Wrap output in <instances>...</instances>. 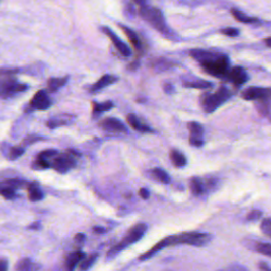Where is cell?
Returning a JSON list of instances; mask_svg holds the SVG:
<instances>
[{
  "label": "cell",
  "mask_w": 271,
  "mask_h": 271,
  "mask_svg": "<svg viewBox=\"0 0 271 271\" xmlns=\"http://www.w3.org/2000/svg\"><path fill=\"white\" fill-rule=\"evenodd\" d=\"M131 2H133L134 4H137L141 7L143 6H147V3H148V0H131Z\"/></svg>",
  "instance_id": "f6af8a7d"
},
{
  "label": "cell",
  "mask_w": 271,
  "mask_h": 271,
  "mask_svg": "<svg viewBox=\"0 0 271 271\" xmlns=\"http://www.w3.org/2000/svg\"><path fill=\"white\" fill-rule=\"evenodd\" d=\"M32 168L35 170H46V169H50V161L45 160V159H40V158H36V160L33 162Z\"/></svg>",
  "instance_id": "4dcf8cb0"
},
{
  "label": "cell",
  "mask_w": 271,
  "mask_h": 271,
  "mask_svg": "<svg viewBox=\"0 0 271 271\" xmlns=\"http://www.w3.org/2000/svg\"><path fill=\"white\" fill-rule=\"evenodd\" d=\"M76 242L77 243H80V244H82V243H84L85 242V239H86V236H85V234H83V233H79V234H77L76 235Z\"/></svg>",
  "instance_id": "ab89813d"
},
{
  "label": "cell",
  "mask_w": 271,
  "mask_h": 271,
  "mask_svg": "<svg viewBox=\"0 0 271 271\" xmlns=\"http://www.w3.org/2000/svg\"><path fill=\"white\" fill-rule=\"evenodd\" d=\"M200 66L210 76L225 79L229 69H230V60L226 55L216 54L212 59L204 62Z\"/></svg>",
  "instance_id": "5b68a950"
},
{
  "label": "cell",
  "mask_w": 271,
  "mask_h": 271,
  "mask_svg": "<svg viewBox=\"0 0 271 271\" xmlns=\"http://www.w3.org/2000/svg\"><path fill=\"white\" fill-rule=\"evenodd\" d=\"M265 43H266V45H267L269 48H271V37L266 38V39H265Z\"/></svg>",
  "instance_id": "7dc6e473"
},
{
  "label": "cell",
  "mask_w": 271,
  "mask_h": 271,
  "mask_svg": "<svg viewBox=\"0 0 271 271\" xmlns=\"http://www.w3.org/2000/svg\"><path fill=\"white\" fill-rule=\"evenodd\" d=\"M190 129V144L195 148H201L204 141V127L200 123L198 122H190L189 125Z\"/></svg>",
  "instance_id": "9c48e42d"
},
{
  "label": "cell",
  "mask_w": 271,
  "mask_h": 271,
  "mask_svg": "<svg viewBox=\"0 0 271 271\" xmlns=\"http://www.w3.org/2000/svg\"><path fill=\"white\" fill-rule=\"evenodd\" d=\"M28 85L17 82L14 78L0 79V98L8 99L15 97L28 89Z\"/></svg>",
  "instance_id": "52a82bcc"
},
{
  "label": "cell",
  "mask_w": 271,
  "mask_h": 271,
  "mask_svg": "<svg viewBox=\"0 0 271 271\" xmlns=\"http://www.w3.org/2000/svg\"><path fill=\"white\" fill-rule=\"evenodd\" d=\"M39 228H40V224H39V223L32 224V225H31V226L29 227V229H32V230H38Z\"/></svg>",
  "instance_id": "bcb514c9"
},
{
  "label": "cell",
  "mask_w": 271,
  "mask_h": 271,
  "mask_svg": "<svg viewBox=\"0 0 271 271\" xmlns=\"http://www.w3.org/2000/svg\"><path fill=\"white\" fill-rule=\"evenodd\" d=\"M51 106V100L45 90L37 91L30 101V107L34 110H46Z\"/></svg>",
  "instance_id": "8fae6325"
},
{
  "label": "cell",
  "mask_w": 271,
  "mask_h": 271,
  "mask_svg": "<svg viewBox=\"0 0 271 271\" xmlns=\"http://www.w3.org/2000/svg\"><path fill=\"white\" fill-rule=\"evenodd\" d=\"M98 257H99L98 254H91V255H89L87 257L85 256L84 259H83L81 262V264H80V269L82 271L88 270L89 268H91L93 266V264L96 263V260L98 259Z\"/></svg>",
  "instance_id": "f1b7e54d"
},
{
  "label": "cell",
  "mask_w": 271,
  "mask_h": 271,
  "mask_svg": "<svg viewBox=\"0 0 271 271\" xmlns=\"http://www.w3.org/2000/svg\"><path fill=\"white\" fill-rule=\"evenodd\" d=\"M221 33L229 37H236L239 35V30L236 28H225L221 30Z\"/></svg>",
  "instance_id": "d590c367"
},
{
  "label": "cell",
  "mask_w": 271,
  "mask_h": 271,
  "mask_svg": "<svg viewBox=\"0 0 271 271\" xmlns=\"http://www.w3.org/2000/svg\"><path fill=\"white\" fill-rule=\"evenodd\" d=\"M225 79H227L229 82H231L232 84L236 86H241V85H244L245 83L249 80V76L247 74V71L243 67L234 66L229 69Z\"/></svg>",
  "instance_id": "30bf717a"
},
{
  "label": "cell",
  "mask_w": 271,
  "mask_h": 271,
  "mask_svg": "<svg viewBox=\"0 0 271 271\" xmlns=\"http://www.w3.org/2000/svg\"><path fill=\"white\" fill-rule=\"evenodd\" d=\"M210 241H211V235L208 233H202V232H183L177 235L168 236L161 239V241L156 244L155 246H153L148 252L142 254L140 256V260H147L153 257L155 254H157L160 250L166 247H171V246L179 245V244L201 247L209 243Z\"/></svg>",
  "instance_id": "6da1fadb"
},
{
  "label": "cell",
  "mask_w": 271,
  "mask_h": 271,
  "mask_svg": "<svg viewBox=\"0 0 271 271\" xmlns=\"http://www.w3.org/2000/svg\"><path fill=\"white\" fill-rule=\"evenodd\" d=\"M260 229L265 235L271 237V217L265 218V220L260 224Z\"/></svg>",
  "instance_id": "e575fe53"
},
{
  "label": "cell",
  "mask_w": 271,
  "mask_h": 271,
  "mask_svg": "<svg viewBox=\"0 0 271 271\" xmlns=\"http://www.w3.org/2000/svg\"><path fill=\"white\" fill-rule=\"evenodd\" d=\"M170 158L172 163L176 166V168H183L186 165L187 160L185 156L177 150H172L170 153Z\"/></svg>",
  "instance_id": "7402d4cb"
},
{
  "label": "cell",
  "mask_w": 271,
  "mask_h": 271,
  "mask_svg": "<svg viewBox=\"0 0 271 271\" xmlns=\"http://www.w3.org/2000/svg\"><path fill=\"white\" fill-rule=\"evenodd\" d=\"M256 250L266 256L271 257V244H267V243H260L257 245Z\"/></svg>",
  "instance_id": "836d02e7"
},
{
  "label": "cell",
  "mask_w": 271,
  "mask_h": 271,
  "mask_svg": "<svg viewBox=\"0 0 271 271\" xmlns=\"http://www.w3.org/2000/svg\"><path fill=\"white\" fill-rule=\"evenodd\" d=\"M139 194H140V196H141L142 199H149V197H150V192H149L147 189H140Z\"/></svg>",
  "instance_id": "74e56055"
},
{
  "label": "cell",
  "mask_w": 271,
  "mask_h": 271,
  "mask_svg": "<svg viewBox=\"0 0 271 271\" xmlns=\"http://www.w3.org/2000/svg\"><path fill=\"white\" fill-rule=\"evenodd\" d=\"M242 98L258 104H271V88L251 86L242 91Z\"/></svg>",
  "instance_id": "ba28073f"
},
{
  "label": "cell",
  "mask_w": 271,
  "mask_h": 271,
  "mask_svg": "<svg viewBox=\"0 0 271 271\" xmlns=\"http://www.w3.org/2000/svg\"><path fill=\"white\" fill-rule=\"evenodd\" d=\"M93 231H95L96 233L101 234V233L105 232L106 230H105V229H104V228H102V227H95V228H93Z\"/></svg>",
  "instance_id": "ee69618b"
},
{
  "label": "cell",
  "mask_w": 271,
  "mask_h": 271,
  "mask_svg": "<svg viewBox=\"0 0 271 271\" xmlns=\"http://www.w3.org/2000/svg\"><path fill=\"white\" fill-rule=\"evenodd\" d=\"M139 14L145 20V22H148L154 29L157 30L158 32H160L162 35L166 37L174 36V33L172 32L171 29L165 23V18L163 16V13L158 8L143 6L140 8Z\"/></svg>",
  "instance_id": "7a4b0ae2"
},
{
  "label": "cell",
  "mask_w": 271,
  "mask_h": 271,
  "mask_svg": "<svg viewBox=\"0 0 271 271\" xmlns=\"http://www.w3.org/2000/svg\"><path fill=\"white\" fill-rule=\"evenodd\" d=\"M229 271H248L246 268L242 267V266H238V265H235V266H232L230 267V269H229Z\"/></svg>",
  "instance_id": "7bdbcfd3"
},
{
  "label": "cell",
  "mask_w": 271,
  "mask_h": 271,
  "mask_svg": "<svg viewBox=\"0 0 271 271\" xmlns=\"http://www.w3.org/2000/svg\"><path fill=\"white\" fill-rule=\"evenodd\" d=\"M25 153V148L24 147H14L9 152V159L10 160H15L19 158L20 156H23Z\"/></svg>",
  "instance_id": "f546056e"
},
{
  "label": "cell",
  "mask_w": 271,
  "mask_h": 271,
  "mask_svg": "<svg viewBox=\"0 0 271 271\" xmlns=\"http://www.w3.org/2000/svg\"><path fill=\"white\" fill-rule=\"evenodd\" d=\"M262 215H263L262 211L253 210V211H251L247 215V220L248 221H256V220H258V218L262 217Z\"/></svg>",
  "instance_id": "8d00e7d4"
},
{
  "label": "cell",
  "mask_w": 271,
  "mask_h": 271,
  "mask_svg": "<svg viewBox=\"0 0 271 271\" xmlns=\"http://www.w3.org/2000/svg\"><path fill=\"white\" fill-rule=\"evenodd\" d=\"M147 231H148V226L145 224H137L133 227H131L122 241L109 250L107 253V259L113 258L114 256L118 255L122 250H124L129 245L139 242L140 239L144 236V234L147 233Z\"/></svg>",
  "instance_id": "3957f363"
},
{
  "label": "cell",
  "mask_w": 271,
  "mask_h": 271,
  "mask_svg": "<svg viewBox=\"0 0 271 271\" xmlns=\"http://www.w3.org/2000/svg\"><path fill=\"white\" fill-rule=\"evenodd\" d=\"M214 85L213 83L205 80H197V81H190L184 83V87L186 88H194V89H210Z\"/></svg>",
  "instance_id": "d4e9b609"
},
{
  "label": "cell",
  "mask_w": 271,
  "mask_h": 271,
  "mask_svg": "<svg viewBox=\"0 0 271 271\" xmlns=\"http://www.w3.org/2000/svg\"><path fill=\"white\" fill-rule=\"evenodd\" d=\"M121 29L123 30V32L125 33V35L127 36V38L129 39V41L131 43V45L134 47V49H137L138 51H140L142 49V44H141V40L138 36V34L134 32L133 30H131L130 28L126 27V26H122L120 25Z\"/></svg>",
  "instance_id": "ac0fdd59"
},
{
  "label": "cell",
  "mask_w": 271,
  "mask_h": 271,
  "mask_svg": "<svg viewBox=\"0 0 271 271\" xmlns=\"http://www.w3.org/2000/svg\"><path fill=\"white\" fill-rule=\"evenodd\" d=\"M151 176L155 180H157L158 182L163 183V184H169L171 182L170 175L165 171H163L162 169H158V168L153 169L151 171Z\"/></svg>",
  "instance_id": "603a6c76"
},
{
  "label": "cell",
  "mask_w": 271,
  "mask_h": 271,
  "mask_svg": "<svg viewBox=\"0 0 271 271\" xmlns=\"http://www.w3.org/2000/svg\"><path fill=\"white\" fill-rule=\"evenodd\" d=\"M0 195H2L5 199H8V200H12V199H15L16 198V190H13V189H10V187H5V189H2L0 190Z\"/></svg>",
  "instance_id": "1f68e13d"
},
{
  "label": "cell",
  "mask_w": 271,
  "mask_h": 271,
  "mask_svg": "<svg viewBox=\"0 0 271 271\" xmlns=\"http://www.w3.org/2000/svg\"><path fill=\"white\" fill-rule=\"evenodd\" d=\"M9 263L7 259H0V271H8Z\"/></svg>",
  "instance_id": "f35d334b"
},
{
  "label": "cell",
  "mask_w": 271,
  "mask_h": 271,
  "mask_svg": "<svg viewBox=\"0 0 271 271\" xmlns=\"http://www.w3.org/2000/svg\"><path fill=\"white\" fill-rule=\"evenodd\" d=\"M85 253L83 251H75V252H71L66 260H65V266H64V269L65 271H75L77 266L79 264H81V262L83 259H84L85 257Z\"/></svg>",
  "instance_id": "5bb4252c"
},
{
  "label": "cell",
  "mask_w": 271,
  "mask_h": 271,
  "mask_svg": "<svg viewBox=\"0 0 271 271\" xmlns=\"http://www.w3.org/2000/svg\"><path fill=\"white\" fill-rule=\"evenodd\" d=\"M103 30V32L105 33L111 40V43L113 44V46L116 47V49L120 52V53L123 55V56H130L131 54V50L129 49V47L124 43V41H122L119 36L116 34V33H113L112 31L108 28V27H103L102 28Z\"/></svg>",
  "instance_id": "7c38bea8"
},
{
  "label": "cell",
  "mask_w": 271,
  "mask_h": 271,
  "mask_svg": "<svg viewBox=\"0 0 271 271\" xmlns=\"http://www.w3.org/2000/svg\"><path fill=\"white\" fill-rule=\"evenodd\" d=\"M77 156H80L76 151H67L66 153H58L50 161V166L60 174H65L77 165Z\"/></svg>",
  "instance_id": "8992f818"
},
{
  "label": "cell",
  "mask_w": 271,
  "mask_h": 271,
  "mask_svg": "<svg viewBox=\"0 0 271 271\" xmlns=\"http://www.w3.org/2000/svg\"><path fill=\"white\" fill-rule=\"evenodd\" d=\"M127 123L130 125L131 128L137 130V131H140V132H152L153 130L147 126V125L141 123V121L134 116V114H128L127 116Z\"/></svg>",
  "instance_id": "d6986e66"
},
{
  "label": "cell",
  "mask_w": 271,
  "mask_h": 271,
  "mask_svg": "<svg viewBox=\"0 0 271 271\" xmlns=\"http://www.w3.org/2000/svg\"><path fill=\"white\" fill-rule=\"evenodd\" d=\"M112 108H113V103L111 101H107V102H104V103H97V102L92 103L93 114H100L102 112L108 111Z\"/></svg>",
  "instance_id": "83f0119b"
},
{
  "label": "cell",
  "mask_w": 271,
  "mask_h": 271,
  "mask_svg": "<svg viewBox=\"0 0 271 271\" xmlns=\"http://www.w3.org/2000/svg\"><path fill=\"white\" fill-rule=\"evenodd\" d=\"M101 127L108 131H117V132H127V128L122 123V121L116 118H107L101 122Z\"/></svg>",
  "instance_id": "4fadbf2b"
},
{
  "label": "cell",
  "mask_w": 271,
  "mask_h": 271,
  "mask_svg": "<svg viewBox=\"0 0 271 271\" xmlns=\"http://www.w3.org/2000/svg\"><path fill=\"white\" fill-rule=\"evenodd\" d=\"M29 182L23 179H8L3 182H0V190L5 189V187H10V189L13 190H18V189H24V187H28Z\"/></svg>",
  "instance_id": "ffe728a7"
},
{
  "label": "cell",
  "mask_w": 271,
  "mask_h": 271,
  "mask_svg": "<svg viewBox=\"0 0 271 271\" xmlns=\"http://www.w3.org/2000/svg\"><path fill=\"white\" fill-rule=\"evenodd\" d=\"M74 120H75L74 116H70V114H61V116H57L53 119L49 120L47 125L50 128H57L59 126H62V125L70 124Z\"/></svg>",
  "instance_id": "e0dca14e"
},
{
  "label": "cell",
  "mask_w": 271,
  "mask_h": 271,
  "mask_svg": "<svg viewBox=\"0 0 271 271\" xmlns=\"http://www.w3.org/2000/svg\"><path fill=\"white\" fill-rule=\"evenodd\" d=\"M190 189L194 195H202L206 192V184L199 177H193L190 181Z\"/></svg>",
  "instance_id": "cb8c5ba5"
},
{
  "label": "cell",
  "mask_w": 271,
  "mask_h": 271,
  "mask_svg": "<svg viewBox=\"0 0 271 271\" xmlns=\"http://www.w3.org/2000/svg\"><path fill=\"white\" fill-rule=\"evenodd\" d=\"M118 81V78L114 77V76H110V75H105L103 76L96 84H93L90 88V92L92 93H96L102 89H104L105 87L113 84V83H116Z\"/></svg>",
  "instance_id": "9a60e30c"
},
{
  "label": "cell",
  "mask_w": 271,
  "mask_h": 271,
  "mask_svg": "<svg viewBox=\"0 0 271 271\" xmlns=\"http://www.w3.org/2000/svg\"><path fill=\"white\" fill-rule=\"evenodd\" d=\"M231 13H232V16L237 20V22H241L243 24H257V23H259L258 18L248 16L244 12L239 11V10H237V9H232Z\"/></svg>",
  "instance_id": "44dd1931"
},
{
  "label": "cell",
  "mask_w": 271,
  "mask_h": 271,
  "mask_svg": "<svg viewBox=\"0 0 271 271\" xmlns=\"http://www.w3.org/2000/svg\"><path fill=\"white\" fill-rule=\"evenodd\" d=\"M68 82V77L65 78H52L48 82V89L50 92H55L62 86L66 85Z\"/></svg>",
  "instance_id": "4316f807"
},
{
  "label": "cell",
  "mask_w": 271,
  "mask_h": 271,
  "mask_svg": "<svg viewBox=\"0 0 271 271\" xmlns=\"http://www.w3.org/2000/svg\"><path fill=\"white\" fill-rule=\"evenodd\" d=\"M258 268L260 269V271H271V268L269 265H267L266 263L262 262V263H259L258 264Z\"/></svg>",
  "instance_id": "60d3db41"
},
{
  "label": "cell",
  "mask_w": 271,
  "mask_h": 271,
  "mask_svg": "<svg viewBox=\"0 0 271 271\" xmlns=\"http://www.w3.org/2000/svg\"><path fill=\"white\" fill-rule=\"evenodd\" d=\"M232 92L226 87H221L214 93H206L201 97V106L207 113L214 112L223 103L229 100Z\"/></svg>",
  "instance_id": "277c9868"
},
{
  "label": "cell",
  "mask_w": 271,
  "mask_h": 271,
  "mask_svg": "<svg viewBox=\"0 0 271 271\" xmlns=\"http://www.w3.org/2000/svg\"><path fill=\"white\" fill-rule=\"evenodd\" d=\"M57 154H58V152L55 151V150H47V151H44V152H40L37 155V158L45 159V160H48L49 161L50 159L54 158Z\"/></svg>",
  "instance_id": "d6a6232c"
},
{
  "label": "cell",
  "mask_w": 271,
  "mask_h": 271,
  "mask_svg": "<svg viewBox=\"0 0 271 271\" xmlns=\"http://www.w3.org/2000/svg\"><path fill=\"white\" fill-rule=\"evenodd\" d=\"M16 271H37L38 266L30 258L20 259L15 267Z\"/></svg>",
  "instance_id": "484cf974"
},
{
  "label": "cell",
  "mask_w": 271,
  "mask_h": 271,
  "mask_svg": "<svg viewBox=\"0 0 271 271\" xmlns=\"http://www.w3.org/2000/svg\"><path fill=\"white\" fill-rule=\"evenodd\" d=\"M27 190H28V197L30 201L36 202V201H40L44 198V193L43 191H41L38 183L36 182L29 183Z\"/></svg>",
  "instance_id": "2e32d148"
},
{
  "label": "cell",
  "mask_w": 271,
  "mask_h": 271,
  "mask_svg": "<svg viewBox=\"0 0 271 271\" xmlns=\"http://www.w3.org/2000/svg\"><path fill=\"white\" fill-rule=\"evenodd\" d=\"M164 91L166 93H173L174 91V87L170 84V83H166V84L164 85Z\"/></svg>",
  "instance_id": "b9f144b4"
}]
</instances>
